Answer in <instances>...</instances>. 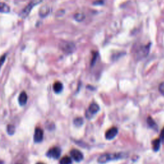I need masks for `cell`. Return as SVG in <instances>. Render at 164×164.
Wrapping results in <instances>:
<instances>
[{"label": "cell", "instance_id": "6da1fadb", "mask_svg": "<svg viewBox=\"0 0 164 164\" xmlns=\"http://www.w3.org/2000/svg\"><path fill=\"white\" fill-rule=\"evenodd\" d=\"M125 153H111V154H104L101 156H100L98 159V162L99 163H107L109 161L115 160H119L121 158H123L125 157Z\"/></svg>", "mask_w": 164, "mask_h": 164}, {"label": "cell", "instance_id": "7a4b0ae2", "mask_svg": "<svg viewBox=\"0 0 164 164\" xmlns=\"http://www.w3.org/2000/svg\"><path fill=\"white\" fill-rule=\"evenodd\" d=\"M150 46L151 44H149L148 45L141 46L139 47H138L135 52L136 59L140 60V59H144V58H145L146 56H147L148 53H149Z\"/></svg>", "mask_w": 164, "mask_h": 164}, {"label": "cell", "instance_id": "3957f363", "mask_svg": "<svg viewBox=\"0 0 164 164\" xmlns=\"http://www.w3.org/2000/svg\"><path fill=\"white\" fill-rule=\"evenodd\" d=\"M42 2V0H31V1L29 3V4L26 6L23 10L21 13L20 14V16L23 19L25 18L29 15L31 10L33 9V8Z\"/></svg>", "mask_w": 164, "mask_h": 164}, {"label": "cell", "instance_id": "277c9868", "mask_svg": "<svg viewBox=\"0 0 164 164\" xmlns=\"http://www.w3.org/2000/svg\"><path fill=\"white\" fill-rule=\"evenodd\" d=\"M60 47L63 52L67 54L72 53L76 50L75 44L71 42H63L60 44Z\"/></svg>", "mask_w": 164, "mask_h": 164}, {"label": "cell", "instance_id": "5b68a950", "mask_svg": "<svg viewBox=\"0 0 164 164\" xmlns=\"http://www.w3.org/2000/svg\"><path fill=\"white\" fill-rule=\"evenodd\" d=\"M99 108H100L98 104L92 103L89 106L88 108L86 111V117L88 119L92 117L95 114H97L99 112Z\"/></svg>", "mask_w": 164, "mask_h": 164}, {"label": "cell", "instance_id": "8992f818", "mask_svg": "<svg viewBox=\"0 0 164 164\" xmlns=\"http://www.w3.org/2000/svg\"><path fill=\"white\" fill-rule=\"evenodd\" d=\"M61 154V150L59 147H55L50 149L47 153V156L50 157L54 158V159H58L60 156Z\"/></svg>", "mask_w": 164, "mask_h": 164}, {"label": "cell", "instance_id": "52a82bcc", "mask_svg": "<svg viewBox=\"0 0 164 164\" xmlns=\"http://www.w3.org/2000/svg\"><path fill=\"white\" fill-rule=\"evenodd\" d=\"M70 154L71 157L72 158V159L77 162H81L83 159V155L82 152H80L78 150H71Z\"/></svg>", "mask_w": 164, "mask_h": 164}, {"label": "cell", "instance_id": "ba28073f", "mask_svg": "<svg viewBox=\"0 0 164 164\" xmlns=\"http://www.w3.org/2000/svg\"><path fill=\"white\" fill-rule=\"evenodd\" d=\"M44 137V132L43 130L40 128H36L35 130V133H34V141L37 143H39L40 142L42 139H43Z\"/></svg>", "mask_w": 164, "mask_h": 164}, {"label": "cell", "instance_id": "9c48e42d", "mask_svg": "<svg viewBox=\"0 0 164 164\" xmlns=\"http://www.w3.org/2000/svg\"><path fill=\"white\" fill-rule=\"evenodd\" d=\"M118 133V130L115 127H113V128L109 129L105 133V137L106 139L108 140H112L114 137L117 135Z\"/></svg>", "mask_w": 164, "mask_h": 164}, {"label": "cell", "instance_id": "30bf717a", "mask_svg": "<svg viewBox=\"0 0 164 164\" xmlns=\"http://www.w3.org/2000/svg\"><path fill=\"white\" fill-rule=\"evenodd\" d=\"M27 99H28V96L27 94L25 92H22L19 96L18 98V101H19V103L21 106H24L26 102H27Z\"/></svg>", "mask_w": 164, "mask_h": 164}, {"label": "cell", "instance_id": "8fae6325", "mask_svg": "<svg viewBox=\"0 0 164 164\" xmlns=\"http://www.w3.org/2000/svg\"><path fill=\"white\" fill-rule=\"evenodd\" d=\"M53 91L55 93H60L63 90V85L60 82H56L53 84Z\"/></svg>", "mask_w": 164, "mask_h": 164}, {"label": "cell", "instance_id": "7c38bea8", "mask_svg": "<svg viewBox=\"0 0 164 164\" xmlns=\"http://www.w3.org/2000/svg\"><path fill=\"white\" fill-rule=\"evenodd\" d=\"M50 8L48 7L43 6L39 10L40 16H41L42 18L46 17V15H48V14L50 13Z\"/></svg>", "mask_w": 164, "mask_h": 164}, {"label": "cell", "instance_id": "4fadbf2b", "mask_svg": "<svg viewBox=\"0 0 164 164\" xmlns=\"http://www.w3.org/2000/svg\"><path fill=\"white\" fill-rule=\"evenodd\" d=\"M10 11V8L7 4L3 2H0V12L8 13Z\"/></svg>", "mask_w": 164, "mask_h": 164}, {"label": "cell", "instance_id": "5bb4252c", "mask_svg": "<svg viewBox=\"0 0 164 164\" xmlns=\"http://www.w3.org/2000/svg\"><path fill=\"white\" fill-rule=\"evenodd\" d=\"M160 139H155V140L153 141V148L154 151H157L160 147Z\"/></svg>", "mask_w": 164, "mask_h": 164}, {"label": "cell", "instance_id": "9a60e30c", "mask_svg": "<svg viewBox=\"0 0 164 164\" xmlns=\"http://www.w3.org/2000/svg\"><path fill=\"white\" fill-rule=\"evenodd\" d=\"M147 124H149V126L151 127V128H153V129H155V130H157V128L158 126L156 124V123L155 122V121L153 119L152 117H149L147 118Z\"/></svg>", "mask_w": 164, "mask_h": 164}, {"label": "cell", "instance_id": "2e32d148", "mask_svg": "<svg viewBox=\"0 0 164 164\" xmlns=\"http://www.w3.org/2000/svg\"><path fill=\"white\" fill-rule=\"evenodd\" d=\"M72 160L70 157L64 156L60 161V164H71Z\"/></svg>", "mask_w": 164, "mask_h": 164}, {"label": "cell", "instance_id": "e0dca14e", "mask_svg": "<svg viewBox=\"0 0 164 164\" xmlns=\"http://www.w3.org/2000/svg\"><path fill=\"white\" fill-rule=\"evenodd\" d=\"M74 124L77 127H80L83 124V119L82 117H77L74 119Z\"/></svg>", "mask_w": 164, "mask_h": 164}, {"label": "cell", "instance_id": "ac0fdd59", "mask_svg": "<svg viewBox=\"0 0 164 164\" xmlns=\"http://www.w3.org/2000/svg\"><path fill=\"white\" fill-rule=\"evenodd\" d=\"M85 15L82 13H78L75 15V20L78 21V22H81V21H83L85 19Z\"/></svg>", "mask_w": 164, "mask_h": 164}, {"label": "cell", "instance_id": "d6986e66", "mask_svg": "<svg viewBox=\"0 0 164 164\" xmlns=\"http://www.w3.org/2000/svg\"><path fill=\"white\" fill-rule=\"evenodd\" d=\"M15 126L14 125H8V127H7V131L8 134L10 135H12L15 132Z\"/></svg>", "mask_w": 164, "mask_h": 164}, {"label": "cell", "instance_id": "ffe728a7", "mask_svg": "<svg viewBox=\"0 0 164 164\" xmlns=\"http://www.w3.org/2000/svg\"><path fill=\"white\" fill-rule=\"evenodd\" d=\"M98 58V53H95L93 54V57H92V60H91V66H94V63H96L97 59Z\"/></svg>", "mask_w": 164, "mask_h": 164}, {"label": "cell", "instance_id": "44dd1931", "mask_svg": "<svg viewBox=\"0 0 164 164\" xmlns=\"http://www.w3.org/2000/svg\"><path fill=\"white\" fill-rule=\"evenodd\" d=\"M158 90H159L160 92L164 96V82H162L158 87Z\"/></svg>", "mask_w": 164, "mask_h": 164}, {"label": "cell", "instance_id": "7402d4cb", "mask_svg": "<svg viewBox=\"0 0 164 164\" xmlns=\"http://www.w3.org/2000/svg\"><path fill=\"white\" fill-rule=\"evenodd\" d=\"M5 60H6V55H3L1 58H0V69H1L2 66H3Z\"/></svg>", "mask_w": 164, "mask_h": 164}, {"label": "cell", "instance_id": "603a6c76", "mask_svg": "<svg viewBox=\"0 0 164 164\" xmlns=\"http://www.w3.org/2000/svg\"><path fill=\"white\" fill-rule=\"evenodd\" d=\"M161 139H164V128L162 130V132H161Z\"/></svg>", "mask_w": 164, "mask_h": 164}, {"label": "cell", "instance_id": "cb8c5ba5", "mask_svg": "<svg viewBox=\"0 0 164 164\" xmlns=\"http://www.w3.org/2000/svg\"><path fill=\"white\" fill-rule=\"evenodd\" d=\"M37 164H44L43 163H37Z\"/></svg>", "mask_w": 164, "mask_h": 164}, {"label": "cell", "instance_id": "d4e9b609", "mask_svg": "<svg viewBox=\"0 0 164 164\" xmlns=\"http://www.w3.org/2000/svg\"><path fill=\"white\" fill-rule=\"evenodd\" d=\"M18 164H19V163H18Z\"/></svg>", "mask_w": 164, "mask_h": 164}]
</instances>
